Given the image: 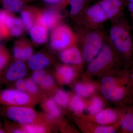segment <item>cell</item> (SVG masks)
<instances>
[{
	"mask_svg": "<svg viewBox=\"0 0 133 133\" xmlns=\"http://www.w3.org/2000/svg\"><path fill=\"white\" fill-rule=\"evenodd\" d=\"M50 42L52 48L57 50L77 45L75 34L65 25H60L56 29L51 36Z\"/></svg>",
	"mask_w": 133,
	"mask_h": 133,
	"instance_id": "ba28073f",
	"label": "cell"
},
{
	"mask_svg": "<svg viewBox=\"0 0 133 133\" xmlns=\"http://www.w3.org/2000/svg\"><path fill=\"white\" fill-rule=\"evenodd\" d=\"M10 33L12 35L18 36L22 33V26H15L10 29Z\"/></svg>",
	"mask_w": 133,
	"mask_h": 133,
	"instance_id": "d6a6232c",
	"label": "cell"
},
{
	"mask_svg": "<svg viewBox=\"0 0 133 133\" xmlns=\"http://www.w3.org/2000/svg\"><path fill=\"white\" fill-rule=\"evenodd\" d=\"M30 33L32 40L37 43H44L47 40V31L45 28L42 26H35L32 27Z\"/></svg>",
	"mask_w": 133,
	"mask_h": 133,
	"instance_id": "44dd1931",
	"label": "cell"
},
{
	"mask_svg": "<svg viewBox=\"0 0 133 133\" xmlns=\"http://www.w3.org/2000/svg\"><path fill=\"white\" fill-rule=\"evenodd\" d=\"M45 2L50 5H54L59 3L62 0H43Z\"/></svg>",
	"mask_w": 133,
	"mask_h": 133,
	"instance_id": "e575fe53",
	"label": "cell"
},
{
	"mask_svg": "<svg viewBox=\"0 0 133 133\" xmlns=\"http://www.w3.org/2000/svg\"><path fill=\"white\" fill-rule=\"evenodd\" d=\"M74 89L76 94L87 98L96 94L98 90V83L91 81L90 79L84 78L82 81L76 83Z\"/></svg>",
	"mask_w": 133,
	"mask_h": 133,
	"instance_id": "9a60e30c",
	"label": "cell"
},
{
	"mask_svg": "<svg viewBox=\"0 0 133 133\" xmlns=\"http://www.w3.org/2000/svg\"><path fill=\"white\" fill-rule=\"evenodd\" d=\"M53 99H48L44 103V108L48 112L47 118L52 120L61 116V112Z\"/></svg>",
	"mask_w": 133,
	"mask_h": 133,
	"instance_id": "7402d4cb",
	"label": "cell"
},
{
	"mask_svg": "<svg viewBox=\"0 0 133 133\" xmlns=\"http://www.w3.org/2000/svg\"><path fill=\"white\" fill-rule=\"evenodd\" d=\"M26 91L31 94H35L38 91V88L36 84L31 79L29 78L25 80Z\"/></svg>",
	"mask_w": 133,
	"mask_h": 133,
	"instance_id": "4316f807",
	"label": "cell"
},
{
	"mask_svg": "<svg viewBox=\"0 0 133 133\" xmlns=\"http://www.w3.org/2000/svg\"><path fill=\"white\" fill-rule=\"evenodd\" d=\"M69 105L76 116L83 114L86 107L85 98L76 94L71 96Z\"/></svg>",
	"mask_w": 133,
	"mask_h": 133,
	"instance_id": "ac0fdd59",
	"label": "cell"
},
{
	"mask_svg": "<svg viewBox=\"0 0 133 133\" xmlns=\"http://www.w3.org/2000/svg\"><path fill=\"white\" fill-rule=\"evenodd\" d=\"M21 129L24 133H44L46 131V128L44 126L38 124H23Z\"/></svg>",
	"mask_w": 133,
	"mask_h": 133,
	"instance_id": "484cf974",
	"label": "cell"
},
{
	"mask_svg": "<svg viewBox=\"0 0 133 133\" xmlns=\"http://www.w3.org/2000/svg\"><path fill=\"white\" fill-rule=\"evenodd\" d=\"M15 86L16 89L22 91H26V82L22 79H19L15 81Z\"/></svg>",
	"mask_w": 133,
	"mask_h": 133,
	"instance_id": "1f68e13d",
	"label": "cell"
},
{
	"mask_svg": "<svg viewBox=\"0 0 133 133\" xmlns=\"http://www.w3.org/2000/svg\"><path fill=\"white\" fill-rule=\"evenodd\" d=\"M107 35L123 66L129 68L133 63V39L131 26L125 17L112 22Z\"/></svg>",
	"mask_w": 133,
	"mask_h": 133,
	"instance_id": "7a4b0ae2",
	"label": "cell"
},
{
	"mask_svg": "<svg viewBox=\"0 0 133 133\" xmlns=\"http://www.w3.org/2000/svg\"><path fill=\"white\" fill-rule=\"evenodd\" d=\"M130 85L131 88V101H133V67L130 70Z\"/></svg>",
	"mask_w": 133,
	"mask_h": 133,
	"instance_id": "836d02e7",
	"label": "cell"
},
{
	"mask_svg": "<svg viewBox=\"0 0 133 133\" xmlns=\"http://www.w3.org/2000/svg\"><path fill=\"white\" fill-rule=\"evenodd\" d=\"M81 115L91 121L102 125H111L118 122L119 115L117 109L104 108L95 114H83Z\"/></svg>",
	"mask_w": 133,
	"mask_h": 133,
	"instance_id": "30bf717a",
	"label": "cell"
},
{
	"mask_svg": "<svg viewBox=\"0 0 133 133\" xmlns=\"http://www.w3.org/2000/svg\"><path fill=\"white\" fill-rule=\"evenodd\" d=\"M2 1V0H0V1Z\"/></svg>",
	"mask_w": 133,
	"mask_h": 133,
	"instance_id": "60d3db41",
	"label": "cell"
},
{
	"mask_svg": "<svg viewBox=\"0 0 133 133\" xmlns=\"http://www.w3.org/2000/svg\"><path fill=\"white\" fill-rule=\"evenodd\" d=\"M50 64L48 57L42 53H38L32 56L29 59V67L33 70H42Z\"/></svg>",
	"mask_w": 133,
	"mask_h": 133,
	"instance_id": "e0dca14e",
	"label": "cell"
},
{
	"mask_svg": "<svg viewBox=\"0 0 133 133\" xmlns=\"http://www.w3.org/2000/svg\"><path fill=\"white\" fill-rule=\"evenodd\" d=\"M75 34L76 44L84 64L88 63L98 54L107 36L104 29L89 28L78 25Z\"/></svg>",
	"mask_w": 133,
	"mask_h": 133,
	"instance_id": "3957f363",
	"label": "cell"
},
{
	"mask_svg": "<svg viewBox=\"0 0 133 133\" xmlns=\"http://www.w3.org/2000/svg\"><path fill=\"white\" fill-rule=\"evenodd\" d=\"M21 16L25 27L28 29H31L32 26V22L29 14L26 11H23L21 13Z\"/></svg>",
	"mask_w": 133,
	"mask_h": 133,
	"instance_id": "4dcf8cb0",
	"label": "cell"
},
{
	"mask_svg": "<svg viewBox=\"0 0 133 133\" xmlns=\"http://www.w3.org/2000/svg\"><path fill=\"white\" fill-rule=\"evenodd\" d=\"M59 58L63 63L74 65L79 70L84 64L81 51L77 45L62 50Z\"/></svg>",
	"mask_w": 133,
	"mask_h": 133,
	"instance_id": "8fae6325",
	"label": "cell"
},
{
	"mask_svg": "<svg viewBox=\"0 0 133 133\" xmlns=\"http://www.w3.org/2000/svg\"><path fill=\"white\" fill-rule=\"evenodd\" d=\"M36 102L32 96L25 92L13 88L0 90V105L30 107Z\"/></svg>",
	"mask_w": 133,
	"mask_h": 133,
	"instance_id": "52a82bcc",
	"label": "cell"
},
{
	"mask_svg": "<svg viewBox=\"0 0 133 133\" xmlns=\"http://www.w3.org/2000/svg\"><path fill=\"white\" fill-rule=\"evenodd\" d=\"M46 75L45 71L42 70L35 71L32 75V79L36 84H40Z\"/></svg>",
	"mask_w": 133,
	"mask_h": 133,
	"instance_id": "f1b7e54d",
	"label": "cell"
},
{
	"mask_svg": "<svg viewBox=\"0 0 133 133\" xmlns=\"http://www.w3.org/2000/svg\"><path fill=\"white\" fill-rule=\"evenodd\" d=\"M33 50L29 47L21 48L16 47L13 50L14 57L17 60L25 61L29 59L32 56Z\"/></svg>",
	"mask_w": 133,
	"mask_h": 133,
	"instance_id": "603a6c76",
	"label": "cell"
},
{
	"mask_svg": "<svg viewBox=\"0 0 133 133\" xmlns=\"http://www.w3.org/2000/svg\"><path fill=\"white\" fill-rule=\"evenodd\" d=\"M26 74V65L22 61L17 60L12 63L3 74L2 73V81L4 83L14 82L22 78Z\"/></svg>",
	"mask_w": 133,
	"mask_h": 133,
	"instance_id": "7c38bea8",
	"label": "cell"
},
{
	"mask_svg": "<svg viewBox=\"0 0 133 133\" xmlns=\"http://www.w3.org/2000/svg\"><path fill=\"white\" fill-rule=\"evenodd\" d=\"M130 107L131 108V109H132V111L133 112V105L132 106Z\"/></svg>",
	"mask_w": 133,
	"mask_h": 133,
	"instance_id": "ab89813d",
	"label": "cell"
},
{
	"mask_svg": "<svg viewBox=\"0 0 133 133\" xmlns=\"http://www.w3.org/2000/svg\"><path fill=\"white\" fill-rule=\"evenodd\" d=\"M76 116V123L84 133H114L119 129V121L113 125H102L91 121L81 115Z\"/></svg>",
	"mask_w": 133,
	"mask_h": 133,
	"instance_id": "9c48e42d",
	"label": "cell"
},
{
	"mask_svg": "<svg viewBox=\"0 0 133 133\" xmlns=\"http://www.w3.org/2000/svg\"><path fill=\"white\" fill-rule=\"evenodd\" d=\"M2 71L0 70V83L2 82Z\"/></svg>",
	"mask_w": 133,
	"mask_h": 133,
	"instance_id": "74e56055",
	"label": "cell"
},
{
	"mask_svg": "<svg viewBox=\"0 0 133 133\" xmlns=\"http://www.w3.org/2000/svg\"><path fill=\"white\" fill-rule=\"evenodd\" d=\"M0 115L23 124H33L37 117L36 112L31 108L17 106L0 105Z\"/></svg>",
	"mask_w": 133,
	"mask_h": 133,
	"instance_id": "8992f818",
	"label": "cell"
},
{
	"mask_svg": "<svg viewBox=\"0 0 133 133\" xmlns=\"http://www.w3.org/2000/svg\"><path fill=\"white\" fill-rule=\"evenodd\" d=\"M59 17L52 11H48L44 13L38 19L40 26L45 28H51L57 23Z\"/></svg>",
	"mask_w": 133,
	"mask_h": 133,
	"instance_id": "d6986e66",
	"label": "cell"
},
{
	"mask_svg": "<svg viewBox=\"0 0 133 133\" xmlns=\"http://www.w3.org/2000/svg\"><path fill=\"white\" fill-rule=\"evenodd\" d=\"M70 97L71 96L65 91L58 90L53 96V99L59 106L65 107L69 105Z\"/></svg>",
	"mask_w": 133,
	"mask_h": 133,
	"instance_id": "d4e9b609",
	"label": "cell"
},
{
	"mask_svg": "<svg viewBox=\"0 0 133 133\" xmlns=\"http://www.w3.org/2000/svg\"><path fill=\"white\" fill-rule=\"evenodd\" d=\"M54 84V80L50 75H45L44 78L40 83V85L43 88L48 89L52 87Z\"/></svg>",
	"mask_w": 133,
	"mask_h": 133,
	"instance_id": "f546056e",
	"label": "cell"
},
{
	"mask_svg": "<svg viewBox=\"0 0 133 133\" xmlns=\"http://www.w3.org/2000/svg\"><path fill=\"white\" fill-rule=\"evenodd\" d=\"M104 97L95 94L90 97L85 98V110L88 114L97 113L105 108V103Z\"/></svg>",
	"mask_w": 133,
	"mask_h": 133,
	"instance_id": "2e32d148",
	"label": "cell"
},
{
	"mask_svg": "<svg viewBox=\"0 0 133 133\" xmlns=\"http://www.w3.org/2000/svg\"><path fill=\"white\" fill-rule=\"evenodd\" d=\"M76 17L78 25L96 29H104V24L108 21L98 2L87 6Z\"/></svg>",
	"mask_w": 133,
	"mask_h": 133,
	"instance_id": "5b68a950",
	"label": "cell"
},
{
	"mask_svg": "<svg viewBox=\"0 0 133 133\" xmlns=\"http://www.w3.org/2000/svg\"><path fill=\"white\" fill-rule=\"evenodd\" d=\"M121 132L133 133V112L130 107L123 106L117 109Z\"/></svg>",
	"mask_w": 133,
	"mask_h": 133,
	"instance_id": "4fadbf2b",
	"label": "cell"
},
{
	"mask_svg": "<svg viewBox=\"0 0 133 133\" xmlns=\"http://www.w3.org/2000/svg\"><path fill=\"white\" fill-rule=\"evenodd\" d=\"M5 133V130H4V127H3L0 121V133Z\"/></svg>",
	"mask_w": 133,
	"mask_h": 133,
	"instance_id": "d590c367",
	"label": "cell"
},
{
	"mask_svg": "<svg viewBox=\"0 0 133 133\" xmlns=\"http://www.w3.org/2000/svg\"><path fill=\"white\" fill-rule=\"evenodd\" d=\"M84 78L101 76L116 68L124 67L121 60L108 39L107 35L98 54L87 64Z\"/></svg>",
	"mask_w": 133,
	"mask_h": 133,
	"instance_id": "277c9868",
	"label": "cell"
},
{
	"mask_svg": "<svg viewBox=\"0 0 133 133\" xmlns=\"http://www.w3.org/2000/svg\"><path fill=\"white\" fill-rule=\"evenodd\" d=\"M127 2H130L133 3V0H126Z\"/></svg>",
	"mask_w": 133,
	"mask_h": 133,
	"instance_id": "f35d334b",
	"label": "cell"
},
{
	"mask_svg": "<svg viewBox=\"0 0 133 133\" xmlns=\"http://www.w3.org/2000/svg\"><path fill=\"white\" fill-rule=\"evenodd\" d=\"M91 0H62L61 2L69 4L70 6V14L72 16H77L84 9L88 6Z\"/></svg>",
	"mask_w": 133,
	"mask_h": 133,
	"instance_id": "ffe728a7",
	"label": "cell"
},
{
	"mask_svg": "<svg viewBox=\"0 0 133 133\" xmlns=\"http://www.w3.org/2000/svg\"><path fill=\"white\" fill-rule=\"evenodd\" d=\"M9 56L8 52L3 48L0 47V70L2 71L8 61Z\"/></svg>",
	"mask_w": 133,
	"mask_h": 133,
	"instance_id": "83f0119b",
	"label": "cell"
},
{
	"mask_svg": "<svg viewBox=\"0 0 133 133\" xmlns=\"http://www.w3.org/2000/svg\"><path fill=\"white\" fill-rule=\"evenodd\" d=\"M78 70L79 69L75 66L72 67L68 65H60L56 71V78L60 84H68L76 78Z\"/></svg>",
	"mask_w": 133,
	"mask_h": 133,
	"instance_id": "5bb4252c",
	"label": "cell"
},
{
	"mask_svg": "<svg viewBox=\"0 0 133 133\" xmlns=\"http://www.w3.org/2000/svg\"><path fill=\"white\" fill-rule=\"evenodd\" d=\"M27 0H2L3 8L12 13L20 12L23 6L25 1Z\"/></svg>",
	"mask_w": 133,
	"mask_h": 133,
	"instance_id": "cb8c5ba5",
	"label": "cell"
},
{
	"mask_svg": "<svg viewBox=\"0 0 133 133\" xmlns=\"http://www.w3.org/2000/svg\"><path fill=\"white\" fill-rule=\"evenodd\" d=\"M130 72L129 68L122 67L112 69L100 76L98 90L105 99L121 104L131 101Z\"/></svg>",
	"mask_w": 133,
	"mask_h": 133,
	"instance_id": "6da1fadb",
	"label": "cell"
},
{
	"mask_svg": "<svg viewBox=\"0 0 133 133\" xmlns=\"http://www.w3.org/2000/svg\"><path fill=\"white\" fill-rule=\"evenodd\" d=\"M132 17V26H131V29H132V36L133 39V15L131 16Z\"/></svg>",
	"mask_w": 133,
	"mask_h": 133,
	"instance_id": "8d00e7d4",
	"label": "cell"
}]
</instances>
